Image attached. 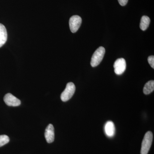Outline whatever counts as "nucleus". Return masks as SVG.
I'll return each mask as SVG.
<instances>
[{"label":"nucleus","instance_id":"nucleus-13","mask_svg":"<svg viewBox=\"0 0 154 154\" xmlns=\"http://www.w3.org/2000/svg\"><path fill=\"white\" fill-rule=\"evenodd\" d=\"M148 61L150 66L154 69V56L153 55L150 56L148 58Z\"/></svg>","mask_w":154,"mask_h":154},{"label":"nucleus","instance_id":"nucleus-6","mask_svg":"<svg viewBox=\"0 0 154 154\" xmlns=\"http://www.w3.org/2000/svg\"><path fill=\"white\" fill-rule=\"evenodd\" d=\"M4 100L8 106L17 107L21 105L20 100L11 94H6L4 97Z\"/></svg>","mask_w":154,"mask_h":154},{"label":"nucleus","instance_id":"nucleus-14","mask_svg":"<svg viewBox=\"0 0 154 154\" xmlns=\"http://www.w3.org/2000/svg\"><path fill=\"white\" fill-rule=\"evenodd\" d=\"M118 1L120 5L125 6L127 4L128 0H118Z\"/></svg>","mask_w":154,"mask_h":154},{"label":"nucleus","instance_id":"nucleus-11","mask_svg":"<svg viewBox=\"0 0 154 154\" xmlns=\"http://www.w3.org/2000/svg\"><path fill=\"white\" fill-rule=\"evenodd\" d=\"M154 90V81H150L145 85L143 88V93L146 95H148Z\"/></svg>","mask_w":154,"mask_h":154},{"label":"nucleus","instance_id":"nucleus-8","mask_svg":"<svg viewBox=\"0 0 154 154\" xmlns=\"http://www.w3.org/2000/svg\"><path fill=\"white\" fill-rule=\"evenodd\" d=\"M105 134L109 137H112L114 135L115 128L113 122L108 121L105 125Z\"/></svg>","mask_w":154,"mask_h":154},{"label":"nucleus","instance_id":"nucleus-7","mask_svg":"<svg viewBox=\"0 0 154 154\" xmlns=\"http://www.w3.org/2000/svg\"><path fill=\"white\" fill-rule=\"evenodd\" d=\"M45 137L48 143L53 142L54 140V129L53 125L50 124L45 129Z\"/></svg>","mask_w":154,"mask_h":154},{"label":"nucleus","instance_id":"nucleus-3","mask_svg":"<svg viewBox=\"0 0 154 154\" xmlns=\"http://www.w3.org/2000/svg\"><path fill=\"white\" fill-rule=\"evenodd\" d=\"M75 91V86L74 83L69 82L66 85V88L61 94L60 98L63 102H66L72 97Z\"/></svg>","mask_w":154,"mask_h":154},{"label":"nucleus","instance_id":"nucleus-2","mask_svg":"<svg viewBox=\"0 0 154 154\" xmlns=\"http://www.w3.org/2000/svg\"><path fill=\"white\" fill-rule=\"evenodd\" d=\"M105 52V50L104 47L101 46L97 48L92 56L91 62V66L96 67L99 65L103 60Z\"/></svg>","mask_w":154,"mask_h":154},{"label":"nucleus","instance_id":"nucleus-5","mask_svg":"<svg viewBox=\"0 0 154 154\" xmlns=\"http://www.w3.org/2000/svg\"><path fill=\"white\" fill-rule=\"evenodd\" d=\"M113 67L114 72L116 75L122 74L126 69V64L125 60L123 58L116 60L114 62Z\"/></svg>","mask_w":154,"mask_h":154},{"label":"nucleus","instance_id":"nucleus-4","mask_svg":"<svg viewBox=\"0 0 154 154\" xmlns=\"http://www.w3.org/2000/svg\"><path fill=\"white\" fill-rule=\"evenodd\" d=\"M82 23V19L79 16L75 15L71 17L69 21V25L72 33H75L78 31Z\"/></svg>","mask_w":154,"mask_h":154},{"label":"nucleus","instance_id":"nucleus-1","mask_svg":"<svg viewBox=\"0 0 154 154\" xmlns=\"http://www.w3.org/2000/svg\"><path fill=\"white\" fill-rule=\"evenodd\" d=\"M153 140V134L151 131H148L144 137L142 143L141 154H148Z\"/></svg>","mask_w":154,"mask_h":154},{"label":"nucleus","instance_id":"nucleus-10","mask_svg":"<svg viewBox=\"0 0 154 154\" xmlns=\"http://www.w3.org/2000/svg\"><path fill=\"white\" fill-rule=\"evenodd\" d=\"M150 22V19L147 16H144L142 17L140 20V29L143 31L146 30L149 25Z\"/></svg>","mask_w":154,"mask_h":154},{"label":"nucleus","instance_id":"nucleus-9","mask_svg":"<svg viewBox=\"0 0 154 154\" xmlns=\"http://www.w3.org/2000/svg\"><path fill=\"white\" fill-rule=\"evenodd\" d=\"M8 39V33L5 26L0 23V48L6 43Z\"/></svg>","mask_w":154,"mask_h":154},{"label":"nucleus","instance_id":"nucleus-12","mask_svg":"<svg viewBox=\"0 0 154 154\" xmlns=\"http://www.w3.org/2000/svg\"><path fill=\"white\" fill-rule=\"evenodd\" d=\"M10 141L9 137L6 135H0V147L5 145Z\"/></svg>","mask_w":154,"mask_h":154}]
</instances>
